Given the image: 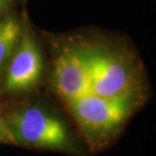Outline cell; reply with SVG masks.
I'll return each mask as SVG.
<instances>
[{"mask_svg": "<svg viewBox=\"0 0 156 156\" xmlns=\"http://www.w3.org/2000/svg\"><path fill=\"white\" fill-rule=\"evenodd\" d=\"M134 98H108L87 93L67 101L84 136L93 144L111 139L131 115Z\"/></svg>", "mask_w": 156, "mask_h": 156, "instance_id": "2", "label": "cell"}, {"mask_svg": "<svg viewBox=\"0 0 156 156\" xmlns=\"http://www.w3.org/2000/svg\"><path fill=\"white\" fill-rule=\"evenodd\" d=\"M90 93L108 98H134L137 78L130 62L118 51L101 44H83Z\"/></svg>", "mask_w": 156, "mask_h": 156, "instance_id": "1", "label": "cell"}, {"mask_svg": "<svg viewBox=\"0 0 156 156\" xmlns=\"http://www.w3.org/2000/svg\"><path fill=\"white\" fill-rule=\"evenodd\" d=\"M17 143L70 150L72 141L67 128L59 119L37 107H26L15 112L7 123Z\"/></svg>", "mask_w": 156, "mask_h": 156, "instance_id": "3", "label": "cell"}, {"mask_svg": "<svg viewBox=\"0 0 156 156\" xmlns=\"http://www.w3.org/2000/svg\"><path fill=\"white\" fill-rule=\"evenodd\" d=\"M43 71V59L37 44L28 34L23 35L11 61L3 88L5 91L27 90L38 83Z\"/></svg>", "mask_w": 156, "mask_h": 156, "instance_id": "5", "label": "cell"}, {"mask_svg": "<svg viewBox=\"0 0 156 156\" xmlns=\"http://www.w3.org/2000/svg\"><path fill=\"white\" fill-rule=\"evenodd\" d=\"M22 37L16 18L8 17L0 21V73L5 69Z\"/></svg>", "mask_w": 156, "mask_h": 156, "instance_id": "6", "label": "cell"}, {"mask_svg": "<svg viewBox=\"0 0 156 156\" xmlns=\"http://www.w3.org/2000/svg\"><path fill=\"white\" fill-rule=\"evenodd\" d=\"M8 1L9 0H0V14L5 9L6 5H8Z\"/></svg>", "mask_w": 156, "mask_h": 156, "instance_id": "8", "label": "cell"}, {"mask_svg": "<svg viewBox=\"0 0 156 156\" xmlns=\"http://www.w3.org/2000/svg\"><path fill=\"white\" fill-rule=\"evenodd\" d=\"M54 86L66 101L90 93L87 64L80 44H69L56 56Z\"/></svg>", "mask_w": 156, "mask_h": 156, "instance_id": "4", "label": "cell"}, {"mask_svg": "<svg viewBox=\"0 0 156 156\" xmlns=\"http://www.w3.org/2000/svg\"><path fill=\"white\" fill-rule=\"evenodd\" d=\"M0 142L1 143H10V144H16V140L14 139L13 135L8 124L0 119Z\"/></svg>", "mask_w": 156, "mask_h": 156, "instance_id": "7", "label": "cell"}]
</instances>
